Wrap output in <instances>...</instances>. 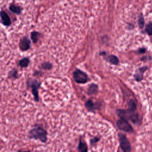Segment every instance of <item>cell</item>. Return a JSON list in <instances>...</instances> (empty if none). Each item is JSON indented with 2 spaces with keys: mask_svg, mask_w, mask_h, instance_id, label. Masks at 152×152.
I'll return each mask as SVG.
<instances>
[{
  "mask_svg": "<svg viewBox=\"0 0 152 152\" xmlns=\"http://www.w3.org/2000/svg\"><path fill=\"white\" fill-rule=\"evenodd\" d=\"M48 132L43 126L38 124H34L28 132V137L30 139L39 140L42 142L45 143L48 140Z\"/></svg>",
  "mask_w": 152,
  "mask_h": 152,
  "instance_id": "1",
  "label": "cell"
},
{
  "mask_svg": "<svg viewBox=\"0 0 152 152\" xmlns=\"http://www.w3.org/2000/svg\"><path fill=\"white\" fill-rule=\"evenodd\" d=\"M41 84L42 83L36 78H28L26 81L27 86L31 89L34 100L36 102H38L39 101V90L40 88Z\"/></svg>",
  "mask_w": 152,
  "mask_h": 152,
  "instance_id": "2",
  "label": "cell"
},
{
  "mask_svg": "<svg viewBox=\"0 0 152 152\" xmlns=\"http://www.w3.org/2000/svg\"><path fill=\"white\" fill-rule=\"evenodd\" d=\"M18 46L20 50L22 52H26L30 49L31 40L27 36H23L20 39L19 41Z\"/></svg>",
  "mask_w": 152,
  "mask_h": 152,
  "instance_id": "3",
  "label": "cell"
},
{
  "mask_svg": "<svg viewBox=\"0 0 152 152\" xmlns=\"http://www.w3.org/2000/svg\"><path fill=\"white\" fill-rule=\"evenodd\" d=\"M116 125L118 128L125 132H132L133 131L131 125L128 123L127 120L124 119H121L117 121Z\"/></svg>",
  "mask_w": 152,
  "mask_h": 152,
  "instance_id": "4",
  "label": "cell"
},
{
  "mask_svg": "<svg viewBox=\"0 0 152 152\" xmlns=\"http://www.w3.org/2000/svg\"><path fill=\"white\" fill-rule=\"evenodd\" d=\"M74 80L78 83H85L88 80L87 75L86 73L79 69H76L73 73Z\"/></svg>",
  "mask_w": 152,
  "mask_h": 152,
  "instance_id": "5",
  "label": "cell"
},
{
  "mask_svg": "<svg viewBox=\"0 0 152 152\" xmlns=\"http://www.w3.org/2000/svg\"><path fill=\"white\" fill-rule=\"evenodd\" d=\"M119 141L121 148L124 151H129L131 150V145L129 141L124 134H119Z\"/></svg>",
  "mask_w": 152,
  "mask_h": 152,
  "instance_id": "6",
  "label": "cell"
},
{
  "mask_svg": "<svg viewBox=\"0 0 152 152\" xmlns=\"http://www.w3.org/2000/svg\"><path fill=\"white\" fill-rule=\"evenodd\" d=\"M0 18L1 23L3 26L5 27H9L11 25V20L9 15L4 10H1L0 11Z\"/></svg>",
  "mask_w": 152,
  "mask_h": 152,
  "instance_id": "7",
  "label": "cell"
},
{
  "mask_svg": "<svg viewBox=\"0 0 152 152\" xmlns=\"http://www.w3.org/2000/svg\"><path fill=\"white\" fill-rule=\"evenodd\" d=\"M9 10L12 13L16 14V15H21L22 14L23 8L18 5H17L14 4H10L9 5Z\"/></svg>",
  "mask_w": 152,
  "mask_h": 152,
  "instance_id": "8",
  "label": "cell"
},
{
  "mask_svg": "<svg viewBox=\"0 0 152 152\" xmlns=\"http://www.w3.org/2000/svg\"><path fill=\"white\" fill-rule=\"evenodd\" d=\"M30 58L28 56H26L21 59L18 61V64L21 68H27L30 64Z\"/></svg>",
  "mask_w": 152,
  "mask_h": 152,
  "instance_id": "9",
  "label": "cell"
},
{
  "mask_svg": "<svg viewBox=\"0 0 152 152\" xmlns=\"http://www.w3.org/2000/svg\"><path fill=\"white\" fill-rule=\"evenodd\" d=\"M41 33L37 31H32L30 33V38L33 43L36 44L39 40L40 37Z\"/></svg>",
  "mask_w": 152,
  "mask_h": 152,
  "instance_id": "10",
  "label": "cell"
},
{
  "mask_svg": "<svg viewBox=\"0 0 152 152\" xmlns=\"http://www.w3.org/2000/svg\"><path fill=\"white\" fill-rule=\"evenodd\" d=\"M147 69L146 66H143L142 68H140L138 70L136 71L135 74V79L137 81H140L142 78V74Z\"/></svg>",
  "mask_w": 152,
  "mask_h": 152,
  "instance_id": "11",
  "label": "cell"
},
{
  "mask_svg": "<svg viewBox=\"0 0 152 152\" xmlns=\"http://www.w3.org/2000/svg\"><path fill=\"white\" fill-rule=\"evenodd\" d=\"M18 70L16 68H12L11 69L8 74V78L12 80H16L18 78Z\"/></svg>",
  "mask_w": 152,
  "mask_h": 152,
  "instance_id": "12",
  "label": "cell"
},
{
  "mask_svg": "<svg viewBox=\"0 0 152 152\" xmlns=\"http://www.w3.org/2000/svg\"><path fill=\"white\" fill-rule=\"evenodd\" d=\"M40 67L43 70H50L52 68V64L49 62H44L41 64Z\"/></svg>",
  "mask_w": 152,
  "mask_h": 152,
  "instance_id": "13",
  "label": "cell"
},
{
  "mask_svg": "<svg viewBox=\"0 0 152 152\" xmlns=\"http://www.w3.org/2000/svg\"><path fill=\"white\" fill-rule=\"evenodd\" d=\"M97 89H98V87L97 85L96 84H91L88 89V91L90 94H96L97 92Z\"/></svg>",
  "mask_w": 152,
  "mask_h": 152,
  "instance_id": "14",
  "label": "cell"
},
{
  "mask_svg": "<svg viewBox=\"0 0 152 152\" xmlns=\"http://www.w3.org/2000/svg\"><path fill=\"white\" fill-rule=\"evenodd\" d=\"M109 62L113 65H117L119 63V59L115 55H110L108 58Z\"/></svg>",
  "mask_w": 152,
  "mask_h": 152,
  "instance_id": "15",
  "label": "cell"
},
{
  "mask_svg": "<svg viewBox=\"0 0 152 152\" xmlns=\"http://www.w3.org/2000/svg\"><path fill=\"white\" fill-rule=\"evenodd\" d=\"M78 150L81 152L87 151V150L86 145L84 144V142H82L81 140L80 141V143H79V145H78Z\"/></svg>",
  "mask_w": 152,
  "mask_h": 152,
  "instance_id": "16",
  "label": "cell"
},
{
  "mask_svg": "<svg viewBox=\"0 0 152 152\" xmlns=\"http://www.w3.org/2000/svg\"><path fill=\"white\" fill-rule=\"evenodd\" d=\"M86 107L89 110H93L94 109V104L91 100H89L86 102Z\"/></svg>",
  "mask_w": 152,
  "mask_h": 152,
  "instance_id": "17",
  "label": "cell"
},
{
  "mask_svg": "<svg viewBox=\"0 0 152 152\" xmlns=\"http://www.w3.org/2000/svg\"><path fill=\"white\" fill-rule=\"evenodd\" d=\"M145 31L149 35H152V23H148L145 27Z\"/></svg>",
  "mask_w": 152,
  "mask_h": 152,
  "instance_id": "18",
  "label": "cell"
},
{
  "mask_svg": "<svg viewBox=\"0 0 152 152\" xmlns=\"http://www.w3.org/2000/svg\"><path fill=\"white\" fill-rule=\"evenodd\" d=\"M138 26H139V27L142 28L144 26V18L142 15H140L139 17V18H138Z\"/></svg>",
  "mask_w": 152,
  "mask_h": 152,
  "instance_id": "19",
  "label": "cell"
},
{
  "mask_svg": "<svg viewBox=\"0 0 152 152\" xmlns=\"http://www.w3.org/2000/svg\"><path fill=\"white\" fill-rule=\"evenodd\" d=\"M33 75L34 77H41L42 75V72L41 71H38V70H36L34 71V72H33Z\"/></svg>",
  "mask_w": 152,
  "mask_h": 152,
  "instance_id": "20",
  "label": "cell"
},
{
  "mask_svg": "<svg viewBox=\"0 0 152 152\" xmlns=\"http://www.w3.org/2000/svg\"><path fill=\"white\" fill-rule=\"evenodd\" d=\"M142 52H144L145 51V49H141L140 50V52L141 53H142Z\"/></svg>",
  "mask_w": 152,
  "mask_h": 152,
  "instance_id": "21",
  "label": "cell"
}]
</instances>
